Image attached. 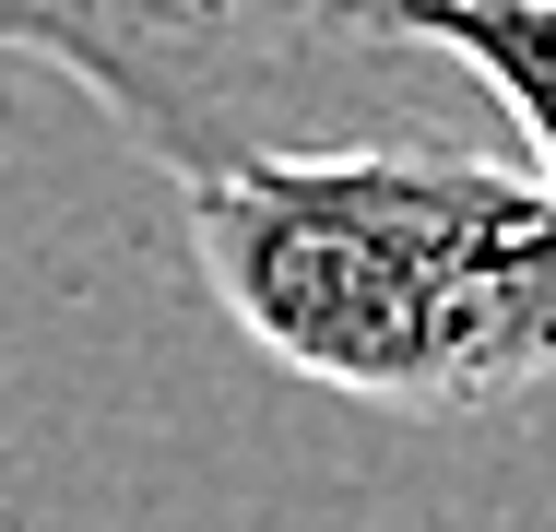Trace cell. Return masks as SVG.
<instances>
[{
  "instance_id": "1",
  "label": "cell",
  "mask_w": 556,
  "mask_h": 532,
  "mask_svg": "<svg viewBox=\"0 0 556 532\" xmlns=\"http://www.w3.org/2000/svg\"><path fill=\"white\" fill-rule=\"evenodd\" d=\"M190 190V261L237 343L379 415H497L556 379V202L462 142L249 154Z\"/></svg>"
},
{
  "instance_id": "2",
  "label": "cell",
  "mask_w": 556,
  "mask_h": 532,
  "mask_svg": "<svg viewBox=\"0 0 556 532\" xmlns=\"http://www.w3.org/2000/svg\"><path fill=\"white\" fill-rule=\"evenodd\" d=\"M403 0H0V48L72 72L118 130L214 178L320 142H439V84L391 36Z\"/></svg>"
},
{
  "instance_id": "3",
  "label": "cell",
  "mask_w": 556,
  "mask_h": 532,
  "mask_svg": "<svg viewBox=\"0 0 556 532\" xmlns=\"http://www.w3.org/2000/svg\"><path fill=\"white\" fill-rule=\"evenodd\" d=\"M391 36L415 60H450L473 96H497L533 142V190L556 202V0H403Z\"/></svg>"
}]
</instances>
